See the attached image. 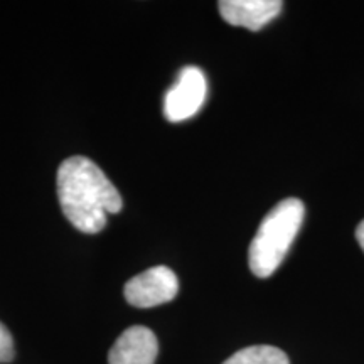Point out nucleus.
<instances>
[{
  "label": "nucleus",
  "instance_id": "obj_4",
  "mask_svg": "<svg viewBox=\"0 0 364 364\" xmlns=\"http://www.w3.org/2000/svg\"><path fill=\"white\" fill-rule=\"evenodd\" d=\"M179 282L176 273L167 267H152L125 284V299L130 306L149 309L162 306L176 299Z\"/></svg>",
  "mask_w": 364,
  "mask_h": 364
},
{
  "label": "nucleus",
  "instance_id": "obj_6",
  "mask_svg": "<svg viewBox=\"0 0 364 364\" xmlns=\"http://www.w3.org/2000/svg\"><path fill=\"white\" fill-rule=\"evenodd\" d=\"M159 343L156 334L144 326L129 327L115 341L108 354L110 364H156Z\"/></svg>",
  "mask_w": 364,
  "mask_h": 364
},
{
  "label": "nucleus",
  "instance_id": "obj_1",
  "mask_svg": "<svg viewBox=\"0 0 364 364\" xmlns=\"http://www.w3.org/2000/svg\"><path fill=\"white\" fill-rule=\"evenodd\" d=\"M58 198L63 213L76 230L97 235L107 226L108 215L120 213L124 201L105 172L90 159H66L58 169Z\"/></svg>",
  "mask_w": 364,
  "mask_h": 364
},
{
  "label": "nucleus",
  "instance_id": "obj_5",
  "mask_svg": "<svg viewBox=\"0 0 364 364\" xmlns=\"http://www.w3.org/2000/svg\"><path fill=\"white\" fill-rule=\"evenodd\" d=\"M221 17L230 26L260 31L282 12L280 0H221L218 4Z\"/></svg>",
  "mask_w": 364,
  "mask_h": 364
},
{
  "label": "nucleus",
  "instance_id": "obj_9",
  "mask_svg": "<svg viewBox=\"0 0 364 364\" xmlns=\"http://www.w3.org/2000/svg\"><path fill=\"white\" fill-rule=\"evenodd\" d=\"M356 240H358L359 247H361V250L364 252V220L359 223V226L356 230Z\"/></svg>",
  "mask_w": 364,
  "mask_h": 364
},
{
  "label": "nucleus",
  "instance_id": "obj_3",
  "mask_svg": "<svg viewBox=\"0 0 364 364\" xmlns=\"http://www.w3.org/2000/svg\"><path fill=\"white\" fill-rule=\"evenodd\" d=\"M208 83L204 73L196 66H186L177 76L176 85L164 98V115L172 124L188 120L201 110L206 100Z\"/></svg>",
  "mask_w": 364,
  "mask_h": 364
},
{
  "label": "nucleus",
  "instance_id": "obj_8",
  "mask_svg": "<svg viewBox=\"0 0 364 364\" xmlns=\"http://www.w3.org/2000/svg\"><path fill=\"white\" fill-rule=\"evenodd\" d=\"M14 359V339L6 326L0 322V363H11Z\"/></svg>",
  "mask_w": 364,
  "mask_h": 364
},
{
  "label": "nucleus",
  "instance_id": "obj_7",
  "mask_svg": "<svg viewBox=\"0 0 364 364\" xmlns=\"http://www.w3.org/2000/svg\"><path fill=\"white\" fill-rule=\"evenodd\" d=\"M223 364H290L287 354L273 346H250L228 358Z\"/></svg>",
  "mask_w": 364,
  "mask_h": 364
},
{
  "label": "nucleus",
  "instance_id": "obj_2",
  "mask_svg": "<svg viewBox=\"0 0 364 364\" xmlns=\"http://www.w3.org/2000/svg\"><path fill=\"white\" fill-rule=\"evenodd\" d=\"M304 215L306 208L297 198L284 199L270 209L250 245L248 262L253 275L267 279L275 273L297 238Z\"/></svg>",
  "mask_w": 364,
  "mask_h": 364
}]
</instances>
